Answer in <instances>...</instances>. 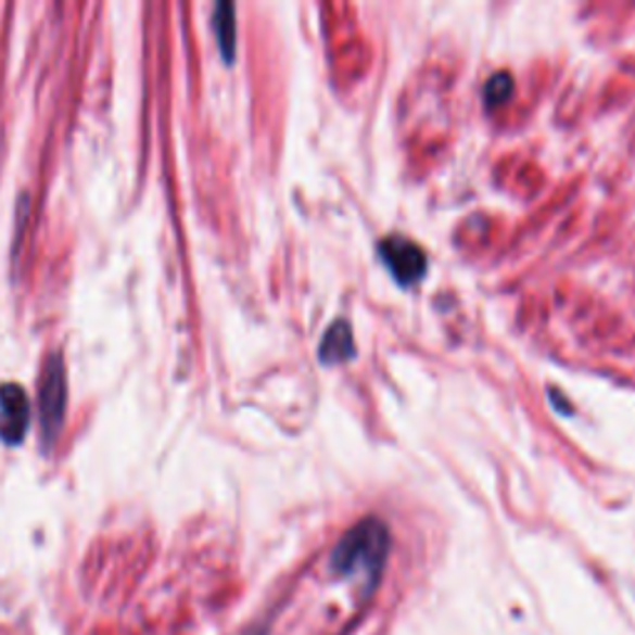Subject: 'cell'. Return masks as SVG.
<instances>
[{"mask_svg": "<svg viewBox=\"0 0 635 635\" xmlns=\"http://www.w3.org/2000/svg\"><path fill=\"white\" fill-rule=\"evenodd\" d=\"M390 554V529L378 517H365L347 529L330 554V569L341 576L376 581Z\"/></svg>", "mask_w": 635, "mask_h": 635, "instance_id": "6da1fadb", "label": "cell"}, {"mask_svg": "<svg viewBox=\"0 0 635 635\" xmlns=\"http://www.w3.org/2000/svg\"><path fill=\"white\" fill-rule=\"evenodd\" d=\"M38 410L42 440H46V445H52L60 430H63L67 410V372L63 355L58 353H52L42 365L38 382Z\"/></svg>", "mask_w": 635, "mask_h": 635, "instance_id": "7a4b0ae2", "label": "cell"}, {"mask_svg": "<svg viewBox=\"0 0 635 635\" xmlns=\"http://www.w3.org/2000/svg\"><path fill=\"white\" fill-rule=\"evenodd\" d=\"M378 254L399 285L420 283L422 276L428 274V256L422 246L407 237H397V233L385 237L378 243Z\"/></svg>", "mask_w": 635, "mask_h": 635, "instance_id": "3957f363", "label": "cell"}, {"mask_svg": "<svg viewBox=\"0 0 635 635\" xmlns=\"http://www.w3.org/2000/svg\"><path fill=\"white\" fill-rule=\"evenodd\" d=\"M28 428L30 403L25 397V390L5 382V385H0V440L5 445H17V442H23Z\"/></svg>", "mask_w": 635, "mask_h": 635, "instance_id": "277c9868", "label": "cell"}, {"mask_svg": "<svg viewBox=\"0 0 635 635\" xmlns=\"http://www.w3.org/2000/svg\"><path fill=\"white\" fill-rule=\"evenodd\" d=\"M358 347H355L353 326L347 320H335L333 326L326 330L323 341L318 345V358L323 365H341L355 358Z\"/></svg>", "mask_w": 635, "mask_h": 635, "instance_id": "5b68a950", "label": "cell"}, {"mask_svg": "<svg viewBox=\"0 0 635 635\" xmlns=\"http://www.w3.org/2000/svg\"><path fill=\"white\" fill-rule=\"evenodd\" d=\"M214 33L224 63L231 65L237 58V11L231 3H219L214 8Z\"/></svg>", "mask_w": 635, "mask_h": 635, "instance_id": "8992f818", "label": "cell"}, {"mask_svg": "<svg viewBox=\"0 0 635 635\" xmlns=\"http://www.w3.org/2000/svg\"><path fill=\"white\" fill-rule=\"evenodd\" d=\"M515 90H517V85L511 73H504V69L501 73H494L490 80H486L484 92H482L484 107L486 110L501 107V104H507L511 98H515Z\"/></svg>", "mask_w": 635, "mask_h": 635, "instance_id": "52a82bcc", "label": "cell"}, {"mask_svg": "<svg viewBox=\"0 0 635 635\" xmlns=\"http://www.w3.org/2000/svg\"><path fill=\"white\" fill-rule=\"evenodd\" d=\"M549 395H551V403L556 405V410H559V412H573V407H571L569 403H563V399H561L559 390H556V388H549Z\"/></svg>", "mask_w": 635, "mask_h": 635, "instance_id": "ba28073f", "label": "cell"}, {"mask_svg": "<svg viewBox=\"0 0 635 635\" xmlns=\"http://www.w3.org/2000/svg\"><path fill=\"white\" fill-rule=\"evenodd\" d=\"M246 635H261L258 631H251V633H246Z\"/></svg>", "mask_w": 635, "mask_h": 635, "instance_id": "9c48e42d", "label": "cell"}]
</instances>
